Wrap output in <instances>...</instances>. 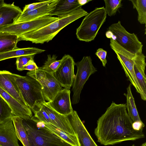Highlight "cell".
Here are the masks:
<instances>
[{
	"label": "cell",
	"instance_id": "obj_1",
	"mask_svg": "<svg viewBox=\"0 0 146 146\" xmlns=\"http://www.w3.org/2000/svg\"><path fill=\"white\" fill-rule=\"evenodd\" d=\"M133 122L127 113L126 104L112 102L97 121L94 133L97 141L104 145H112L144 138L142 131L133 129Z\"/></svg>",
	"mask_w": 146,
	"mask_h": 146
},
{
	"label": "cell",
	"instance_id": "obj_2",
	"mask_svg": "<svg viewBox=\"0 0 146 146\" xmlns=\"http://www.w3.org/2000/svg\"><path fill=\"white\" fill-rule=\"evenodd\" d=\"M88 13L82 8L76 10L38 30L19 36V41H29L33 43L43 44L52 40L63 29Z\"/></svg>",
	"mask_w": 146,
	"mask_h": 146
},
{
	"label": "cell",
	"instance_id": "obj_3",
	"mask_svg": "<svg viewBox=\"0 0 146 146\" xmlns=\"http://www.w3.org/2000/svg\"><path fill=\"white\" fill-rule=\"evenodd\" d=\"M22 121L30 146H72L48 130L43 122L34 116L30 119H22Z\"/></svg>",
	"mask_w": 146,
	"mask_h": 146
},
{
	"label": "cell",
	"instance_id": "obj_4",
	"mask_svg": "<svg viewBox=\"0 0 146 146\" xmlns=\"http://www.w3.org/2000/svg\"><path fill=\"white\" fill-rule=\"evenodd\" d=\"M12 75L27 106L34 113L46 102L39 83L28 75Z\"/></svg>",
	"mask_w": 146,
	"mask_h": 146
},
{
	"label": "cell",
	"instance_id": "obj_5",
	"mask_svg": "<svg viewBox=\"0 0 146 146\" xmlns=\"http://www.w3.org/2000/svg\"><path fill=\"white\" fill-rule=\"evenodd\" d=\"M107 15L104 7H96L88 13L76 29L77 38L86 42L94 40L99 29L106 21Z\"/></svg>",
	"mask_w": 146,
	"mask_h": 146
},
{
	"label": "cell",
	"instance_id": "obj_6",
	"mask_svg": "<svg viewBox=\"0 0 146 146\" xmlns=\"http://www.w3.org/2000/svg\"><path fill=\"white\" fill-rule=\"evenodd\" d=\"M75 65L77 71L72 85L73 94L71 104L73 105L79 102L80 95L85 84L90 76L97 71L89 56H84L80 61L75 62Z\"/></svg>",
	"mask_w": 146,
	"mask_h": 146
},
{
	"label": "cell",
	"instance_id": "obj_7",
	"mask_svg": "<svg viewBox=\"0 0 146 146\" xmlns=\"http://www.w3.org/2000/svg\"><path fill=\"white\" fill-rule=\"evenodd\" d=\"M108 29L116 36L115 40L127 51L135 56L142 53V42L135 34L127 31L120 21L112 24Z\"/></svg>",
	"mask_w": 146,
	"mask_h": 146
},
{
	"label": "cell",
	"instance_id": "obj_8",
	"mask_svg": "<svg viewBox=\"0 0 146 146\" xmlns=\"http://www.w3.org/2000/svg\"><path fill=\"white\" fill-rule=\"evenodd\" d=\"M111 48L116 54L125 72L126 77L131 84L139 94L140 88L136 77L134 70V58L136 56L131 53L122 47L115 40L110 38Z\"/></svg>",
	"mask_w": 146,
	"mask_h": 146
},
{
	"label": "cell",
	"instance_id": "obj_9",
	"mask_svg": "<svg viewBox=\"0 0 146 146\" xmlns=\"http://www.w3.org/2000/svg\"><path fill=\"white\" fill-rule=\"evenodd\" d=\"M27 75L34 78L39 83L44 99L47 102L51 101L62 89V86L52 74L38 68L28 72Z\"/></svg>",
	"mask_w": 146,
	"mask_h": 146
},
{
	"label": "cell",
	"instance_id": "obj_10",
	"mask_svg": "<svg viewBox=\"0 0 146 146\" xmlns=\"http://www.w3.org/2000/svg\"><path fill=\"white\" fill-rule=\"evenodd\" d=\"M58 18L47 15L29 21L13 23L0 27V32L10 33L19 36L25 33L38 30Z\"/></svg>",
	"mask_w": 146,
	"mask_h": 146
},
{
	"label": "cell",
	"instance_id": "obj_11",
	"mask_svg": "<svg viewBox=\"0 0 146 146\" xmlns=\"http://www.w3.org/2000/svg\"><path fill=\"white\" fill-rule=\"evenodd\" d=\"M75 63L72 56L65 54L61 59L59 67L52 74L62 87L70 89L72 86L75 76Z\"/></svg>",
	"mask_w": 146,
	"mask_h": 146
},
{
	"label": "cell",
	"instance_id": "obj_12",
	"mask_svg": "<svg viewBox=\"0 0 146 146\" xmlns=\"http://www.w3.org/2000/svg\"><path fill=\"white\" fill-rule=\"evenodd\" d=\"M67 116L76 136L79 146H98L92 138L76 111L73 110Z\"/></svg>",
	"mask_w": 146,
	"mask_h": 146
},
{
	"label": "cell",
	"instance_id": "obj_13",
	"mask_svg": "<svg viewBox=\"0 0 146 146\" xmlns=\"http://www.w3.org/2000/svg\"><path fill=\"white\" fill-rule=\"evenodd\" d=\"M70 89L62 88L50 101L47 102L49 106L58 113L67 115L73 111L70 99Z\"/></svg>",
	"mask_w": 146,
	"mask_h": 146
},
{
	"label": "cell",
	"instance_id": "obj_14",
	"mask_svg": "<svg viewBox=\"0 0 146 146\" xmlns=\"http://www.w3.org/2000/svg\"><path fill=\"white\" fill-rule=\"evenodd\" d=\"M0 87L22 104L28 106L23 99L12 73L6 70L0 71Z\"/></svg>",
	"mask_w": 146,
	"mask_h": 146
},
{
	"label": "cell",
	"instance_id": "obj_15",
	"mask_svg": "<svg viewBox=\"0 0 146 146\" xmlns=\"http://www.w3.org/2000/svg\"><path fill=\"white\" fill-rule=\"evenodd\" d=\"M46 113L52 122V125L70 135H75L67 115L61 114L53 109L47 102L42 104L41 107Z\"/></svg>",
	"mask_w": 146,
	"mask_h": 146
},
{
	"label": "cell",
	"instance_id": "obj_16",
	"mask_svg": "<svg viewBox=\"0 0 146 146\" xmlns=\"http://www.w3.org/2000/svg\"><path fill=\"white\" fill-rule=\"evenodd\" d=\"M0 96L7 103L12 111L14 115L27 120L33 116L29 108L24 105L0 87Z\"/></svg>",
	"mask_w": 146,
	"mask_h": 146
},
{
	"label": "cell",
	"instance_id": "obj_17",
	"mask_svg": "<svg viewBox=\"0 0 146 146\" xmlns=\"http://www.w3.org/2000/svg\"><path fill=\"white\" fill-rule=\"evenodd\" d=\"M145 56L143 53L135 56L134 58V70L140 88V94L141 99L146 100V66Z\"/></svg>",
	"mask_w": 146,
	"mask_h": 146
},
{
	"label": "cell",
	"instance_id": "obj_18",
	"mask_svg": "<svg viewBox=\"0 0 146 146\" xmlns=\"http://www.w3.org/2000/svg\"><path fill=\"white\" fill-rule=\"evenodd\" d=\"M0 146H20L11 118L0 124Z\"/></svg>",
	"mask_w": 146,
	"mask_h": 146
},
{
	"label": "cell",
	"instance_id": "obj_19",
	"mask_svg": "<svg viewBox=\"0 0 146 146\" xmlns=\"http://www.w3.org/2000/svg\"><path fill=\"white\" fill-rule=\"evenodd\" d=\"M58 0H54L52 2L37 9L25 12H22L14 23L25 22L33 20L41 17L49 15L54 9Z\"/></svg>",
	"mask_w": 146,
	"mask_h": 146
},
{
	"label": "cell",
	"instance_id": "obj_20",
	"mask_svg": "<svg viewBox=\"0 0 146 146\" xmlns=\"http://www.w3.org/2000/svg\"><path fill=\"white\" fill-rule=\"evenodd\" d=\"M22 12L21 9L12 4L5 3L0 7V27L14 23Z\"/></svg>",
	"mask_w": 146,
	"mask_h": 146
},
{
	"label": "cell",
	"instance_id": "obj_21",
	"mask_svg": "<svg viewBox=\"0 0 146 146\" xmlns=\"http://www.w3.org/2000/svg\"><path fill=\"white\" fill-rule=\"evenodd\" d=\"M82 7L78 3V0H58L49 15H56L58 17H61L82 8Z\"/></svg>",
	"mask_w": 146,
	"mask_h": 146
},
{
	"label": "cell",
	"instance_id": "obj_22",
	"mask_svg": "<svg viewBox=\"0 0 146 146\" xmlns=\"http://www.w3.org/2000/svg\"><path fill=\"white\" fill-rule=\"evenodd\" d=\"M45 50L35 47L17 48L7 52L0 54V61L6 59L28 55H35L44 52Z\"/></svg>",
	"mask_w": 146,
	"mask_h": 146
},
{
	"label": "cell",
	"instance_id": "obj_23",
	"mask_svg": "<svg viewBox=\"0 0 146 146\" xmlns=\"http://www.w3.org/2000/svg\"><path fill=\"white\" fill-rule=\"evenodd\" d=\"M18 42V36L10 33L0 32V54L16 49Z\"/></svg>",
	"mask_w": 146,
	"mask_h": 146
},
{
	"label": "cell",
	"instance_id": "obj_24",
	"mask_svg": "<svg viewBox=\"0 0 146 146\" xmlns=\"http://www.w3.org/2000/svg\"><path fill=\"white\" fill-rule=\"evenodd\" d=\"M131 83L129 84L127 88V93L124 94L126 98V103L125 104L127 113L133 122H142L132 93L131 89Z\"/></svg>",
	"mask_w": 146,
	"mask_h": 146
},
{
	"label": "cell",
	"instance_id": "obj_25",
	"mask_svg": "<svg viewBox=\"0 0 146 146\" xmlns=\"http://www.w3.org/2000/svg\"><path fill=\"white\" fill-rule=\"evenodd\" d=\"M11 119L17 138L23 146H30L28 136L23 123L22 119L13 115Z\"/></svg>",
	"mask_w": 146,
	"mask_h": 146
},
{
	"label": "cell",
	"instance_id": "obj_26",
	"mask_svg": "<svg viewBox=\"0 0 146 146\" xmlns=\"http://www.w3.org/2000/svg\"><path fill=\"white\" fill-rule=\"evenodd\" d=\"M44 123L47 129L70 145L72 146H79L76 135L69 134L51 124Z\"/></svg>",
	"mask_w": 146,
	"mask_h": 146
},
{
	"label": "cell",
	"instance_id": "obj_27",
	"mask_svg": "<svg viewBox=\"0 0 146 146\" xmlns=\"http://www.w3.org/2000/svg\"><path fill=\"white\" fill-rule=\"evenodd\" d=\"M137 12V20L141 24L146 23V0H130Z\"/></svg>",
	"mask_w": 146,
	"mask_h": 146
},
{
	"label": "cell",
	"instance_id": "obj_28",
	"mask_svg": "<svg viewBox=\"0 0 146 146\" xmlns=\"http://www.w3.org/2000/svg\"><path fill=\"white\" fill-rule=\"evenodd\" d=\"M57 57L55 54H53L52 56L50 54L48 55L47 59L43 65L39 68L53 74L56 70L61 61V59L57 60Z\"/></svg>",
	"mask_w": 146,
	"mask_h": 146
},
{
	"label": "cell",
	"instance_id": "obj_29",
	"mask_svg": "<svg viewBox=\"0 0 146 146\" xmlns=\"http://www.w3.org/2000/svg\"><path fill=\"white\" fill-rule=\"evenodd\" d=\"M14 115L11 108L0 96V124L6 121Z\"/></svg>",
	"mask_w": 146,
	"mask_h": 146
},
{
	"label": "cell",
	"instance_id": "obj_30",
	"mask_svg": "<svg viewBox=\"0 0 146 146\" xmlns=\"http://www.w3.org/2000/svg\"><path fill=\"white\" fill-rule=\"evenodd\" d=\"M122 0H104V8L107 15L110 17L115 15L122 6Z\"/></svg>",
	"mask_w": 146,
	"mask_h": 146
},
{
	"label": "cell",
	"instance_id": "obj_31",
	"mask_svg": "<svg viewBox=\"0 0 146 146\" xmlns=\"http://www.w3.org/2000/svg\"><path fill=\"white\" fill-rule=\"evenodd\" d=\"M35 55L22 56L16 58V64L17 69L21 71L23 67L30 60L34 59Z\"/></svg>",
	"mask_w": 146,
	"mask_h": 146
},
{
	"label": "cell",
	"instance_id": "obj_32",
	"mask_svg": "<svg viewBox=\"0 0 146 146\" xmlns=\"http://www.w3.org/2000/svg\"><path fill=\"white\" fill-rule=\"evenodd\" d=\"M34 114V116L39 120L45 123L52 124V121L48 115L41 107Z\"/></svg>",
	"mask_w": 146,
	"mask_h": 146
},
{
	"label": "cell",
	"instance_id": "obj_33",
	"mask_svg": "<svg viewBox=\"0 0 146 146\" xmlns=\"http://www.w3.org/2000/svg\"><path fill=\"white\" fill-rule=\"evenodd\" d=\"M54 0H49L47 1L42 0L38 2L34 3L31 4L26 5L24 7L22 12H25L27 11L32 10L40 7L47 4L50 3Z\"/></svg>",
	"mask_w": 146,
	"mask_h": 146
},
{
	"label": "cell",
	"instance_id": "obj_34",
	"mask_svg": "<svg viewBox=\"0 0 146 146\" xmlns=\"http://www.w3.org/2000/svg\"><path fill=\"white\" fill-rule=\"evenodd\" d=\"M107 51L102 48H99L97 50L95 54L102 62L103 66L105 67L107 61L106 59Z\"/></svg>",
	"mask_w": 146,
	"mask_h": 146
},
{
	"label": "cell",
	"instance_id": "obj_35",
	"mask_svg": "<svg viewBox=\"0 0 146 146\" xmlns=\"http://www.w3.org/2000/svg\"><path fill=\"white\" fill-rule=\"evenodd\" d=\"M39 68L34 62V59H32L30 60L23 67L22 71L27 70L32 71L38 69Z\"/></svg>",
	"mask_w": 146,
	"mask_h": 146
},
{
	"label": "cell",
	"instance_id": "obj_36",
	"mask_svg": "<svg viewBox=\"0 0 146 146\" xmlns=\"http://www.w3.org/2000/svg\"><path fill=\"white\" fill-rule=\"evenodd\" d=\"M145 126V124L142 121L133 122L132 124L133 129L137 131H142Z\"/></svg>",
	"mask_w": 146,
	"mask_h": 146
},
{
	"label": "cell",
	"instance_id": "obj_37",
	"mask_svg": "<svg viewBox=\"0 0 146 146\" xmlns=\"http://www.w3.org/2000/svg\"><path fill=\"white\" fill-rule=\"evenodd\" d=\"M92 1L91 0H78V1L79 4L82 6Z\"/></svg>",
	"mask_w": 146,
	"mask_h": 146
},
{
	"label": "cell",
	"instance_id": "obj_38",
	"mask_svg": "<svg viewBox=\"0 0 146 146\" xmlns=\"http://www.w3.org/2000/svg\"><path fill=\"white\" fill-rule=\"evenodd\" d=\"M113 34L110 30H108L106 33V35L107 38H111Z\"/></svg>",
	"mask_w": 146,
	"mask_h": 146
},
{
	"label": "cell",
	"instance_id": "obj_39",
	"mask_svg": "<svg viewBox=\"0 0 146 146\" xmlns=\"http://www.w3.org/2000/svg\"><path fill=\"white\" fill-rule=\"evenodd\" d=\"M5 3L4 0H0V7Z\"/></svg>",
	"mask_w": 146,
	"mask_h": 146
},
{
	"label": "cell",
	"instance_id": "obj_40",
	"mask_svg": "<svg viewBox=\"0 0 146 146\" xmlns=\"http://www.w3.org/2000/svg\"><path fill=\"white\" fill-rule=\"evenodd\" d=\"M141 146H146V143L145 142L142 144Z\"/></svg>",
	"mask_w": 146,
	"mask_h": 146
},
{
	"label": "cell",
	"instance_id": "obj_41",
	"mask_svg": "<svg viewBox=\"0 0 146 146\" xmlns=\"http://www.w3.org/2000/svg\"><path fill=\"white\" fill-rule=\"evenodd\" d=\"M132 146H135V145H134L133 144V145H132Z\"/></svg>",
	"mask_w": 146,
	"mask_h": 146
}]
</instances>
